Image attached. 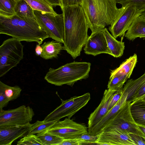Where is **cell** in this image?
Listing matches in <instances>:
<instances>
[{
  "instance_id": "cell-9",
  "label": "cell",
  "mask_w": 145,
  "mask_h": 145,
  "mask_svg": "<svg viewBox=\"0 0 145 145\" xmlns=\"http://www.w3.org/2000/svg\"><path fill=\"white\" fill-rule=\"evenodd\" d=\"M34 115L33 109L25 105L8 110L2 109L0 110V127L29 124Z\"/></svg>"
},
{
  "instance_id": "cell-41",
  "label": "cell",
  "mask_w": 145,
  "mask_h": 145,
  "mask_svg": "<svg viewBox=\"0 0 145 145\" xmlns=\"http://www.w3.org/2000/svg\"><path fill=\"white\" fill-rule=\"evenodd\" d=\"M140 99H142V100L145 101V95Z\"/></svg>"
},
{
  "instance_id": "cell-24",
  "label": "cell",
  "mask_w": 145,
  "mask_h": 145,
  "mask_svg": "<svg viewBox=\"0 0 145 145\" xmlns=\"http://www.w3.org/2000/svg\"><path fill=\"white\" fill-rule=\"evenodd\" d=\"M36 135L44 145H59L63 140L59 137L47 131Z\"/></svg>"
},
{
  "instance_id": "cell-16",
  "label": "cell",
  "mask_w": 145,
  "mask_h": 145,
  "mask_svg": "<svg viewBox=\"0 0 145 145\" xmlns=\"http://www.w3.org/2000/svg\"><path fill=\"white\" fill-rule=\"evenodd\" d=\"M124 36L130 40H134L138 37L145 38V18L141 15L138 16Z\"/></svg>"
},
{
  "instance_id": "cell-28",
  "label": "cell",
  "mask_w": 145,
  "mask_h": 145,
  "mask_svg": "<svg viewBox=\"0 0 145 145\" xmlns=\"http://www.w3.org/2000/svg\"><path fill=\"white\" fill-rule=\"evenodd\" d=\"M17 145H44L35 135L27 134L17 142Z\"/></svg>"
},
{
  "instance_id": "cell-23",
  "label": "cell",
  "mask_w": 145,
  "mask_h": 145,
  "mask_svg": "<svg viewBox=\"0 0 145 145\" xmlns=\"http://www.w3.org/2000/svg\"><path fill=\"white\" fill-rule=\"evenodd\" d=\"M33 10L52 13L57 14L53 6L47 0H24Z\"/></svg>"
},
{
  "instance_id": "cell-32",
  "label": "cell",
  "mask_w": 145,
  "mask_h": 145,
  "mask_svg": "<svg viewBox=\"0 0 145 145\" xmlns=\"http://www.w3.org/2000/svg\"><path fill=\"white\" fill-rule=\"evenodd\" d=\"M123 88L117 90L114 93L109 103V110L116 104L120 99L122 93Z\"/></svg>"
},
{
  "instance_id": "cell-3",
  "label": "cell",
  "mask_w": 145,
  "mask_h": 145,
  "mask_svg": "<svg viewBox=\"0 0 145 145\" xmlns=\"http://www.w3.org/2000/svg\"><path fill=\"white\" fill-rule=\"evenodd\" d=\"M116 4L115 0H82L81 6L92 32L113 23L123 9L118 8Z\"/></svg>"
},
{
  "instance_id": "cell-1",
  "label": "cell",
  "mask_w": 145,
  "mask_h": 145,
  "mask_svg": "<svg viewBox=\"0 0 145 145\" xmlns=\"http://www.w3.org/2000/svg\"><path fill=\"white\" fill-rule=\"evenodd\" d=\"M64 24L63 49L74 59L80 56L89 36V28L86 15L81 5L61 9Z\"/></svg>"
},
{
  "instance_id": "cell-11",
  "label": "cell",
  "mask_w": 145,
  "mask_h": 145,
  "mask_svg": "<svg viewBox=\"0 0 145 145\" xmlns=\"http://www.w3.org/2000/svg\"><path fill=\"white\" fill-rule=\"evenodd\" d=\"M88 128L85 125L67 118L57 121L47 131L64 139L76 138L88 133Z\"/></svg>"
},
{
  "instance_id": "cell-7",
  "label": "cell",
  "mask_w": 145,
  "mask_h": 145,
  "mask_svg": "<svg viewBox=\"0 0 145 145\" xmlns=\"http://www.w3.org/2000/svg\"><path fill=\"white\" fill-rule=\"evenodd\" d=\"M90 99V93L88 92L80 96H73L65 100L61 99V105L46 116L44 120L58 121L65 117L71 118L85 106Z\"/></svg>"
},
{
  "instance_id": "cell-30",
  "label": "cell",
  "mask_w": 145,
  "mask_h": 145,
  "mask_svg": "<svg viewBox=\"0 0 145 145\" xmlns=\"http://www.w3.org/2000/svg\"><path fill=\"white\" fill-rule=\"evenodd\" d=\"M77 138L84 141L85 144H96L98 138V135H93L86 133L83 134Z\"/></svg>"
},
{
  "instance_id": "cell-36",
  "label": "cell",
  "mask_w": 145,
  "mask_h": 145,
  "mask_svg": "<svg viewBox=\"0 0 145 145\" xmlns=\"http://www.w3.org/2000/svg\"><path fill=\"white\" fill-rule=\"evenodd\" d=\"M10 101L3 93L0 91V110L6 107Z\"/></svg>"
},
{
  "instance_id": "cell-27",
  "label": "cell",
  "mask_w": 145,
  "mask_h": 145,
  "mask_svg": "<svg viewBox=\"0 0 145 145\" xmlns=\"http://www.w3.org/2000/svg\"><path fill=\"white\" fill-rule=\"evenodd\" d=\"M130 76L127 75L116 76L109 78L107 89L117 90L123 87L124 83Z\"/></svg>"
},
{
  "instance_id": "cell-15",
  "label": "cell",
  "mask_w": 145,
  "mask_h": 145,
  "mask_svg": "<svg viewBox=\"0 0 145 145\" xmlns=\"http://www.w3.org/2000/svg\"><path fill=\"white\" fill-rule=\"evenodd\" d=\"M117 90L106 89L99 106L90 114L88 118V128L91 127L99 122L107 113L109 110V103Z\"/></svg>"
},
{
  "instance_id": "cell-10",
  "label": "cell",
  "mask_w": 145,
  "mask_h": 145,
  "mask_svg": "<svg viewBox=\"0 0 145 145\" xmlns=\"http://www.w3.org/2000/svg\"><path fill=\"white\" fill-rule=\"evenodd\" d=\"M122 7L123 9L119 16L108 28L112 35L116 39L124 35L135 20L143 11L133 5H127Z\"/></svg>"
},
{
  "instance_id": "cell-38",
  "label": "cell",
  "mask_w": 145,
  "mask_h": 145,
  "mask_svg": "<svg viewBox=\"0 0 145 145\" xmlns=\"http://www.w3.org/2000/svg\"><path fill=\"white\" fill-rule=\"evenodd\" d=\"M52 6H61L60 0H47Z\"/></svg>"
},
{
  "instance_id": "cell-22",
  "label": "cell",
  "mask_w": 145,
  "mask_h": 145,
  "mask_svg": "<svg viewBox=\"0 0 145 145\" xmlns=\"http://www.w3.org/2000/svg\"><path fill=\"white\" fill-rule=\"evenodd\" d=\"M22 91L18 86H9L0 81V91L3 93L10 101L16 99L20 95Z\"/></svg>"
},
{
  "instance_id": "cell-6",
  "label": "cell",
  "mask_w": 145,
  "mask_h": 145,
  "mask_svg": "<svg viewBox=\"0 0 145 145\" xmlns=\"http://www.w3.org/2000/svg\"><path fill=\"white\" fill-rule=\"evenodd\" d=\"M36 19L49 37L63 43L64 24L63 15L34 10Z\"/></svg>"
},
{
  "instance_id": "cell-17",
  "label": "cell",
  "mask_w": 145,
  "mask_h": 145,
  "mask_svg": "<svg viewBox=\"0 0 145 145\" xmlns=\"http://www.w3.org/2000/svg\"><path fill=\"white\" fill-rule=\"evenodd\" d=\"M130 110L132 117L138 125L145 127V101L141 99L131 103Z\"/></svg>"
},
{
  "instance_id": "cell-13",
  "label": "cell",
  "mask_w": 145,
  "mask_h": 145,
  "mask_svg": "<svg viewBox=\"0 0 145 145\" xmlns=\"http://www.w3.org/2000/svg\"><path fill=\"white\" fill-rule=\"evenodd\" d=\"M103 29L92 32L89 36L84 48L85 54L94 56L103 53L111 55Z\"/></svg>"
},
{
  "instance_id": "cell-4",
  "label": "cell",
  "mask_w": 145,
  "mask_h": 145,
  "mask_svg": "<svg viewBox=\"0 0 145 145\" xmlns=\"http://www.w3.org/2000/svg\"><path fill=\"white\" fill-rule=\"evenodd\" d=\"M91 66L89 62L74 61L57 69L50 67L44 79L48 83L56 86L66 84L72 86L78 81L88 77Z\"/></svg>"
},
{
  "instance_id": "cell-14",
  "label": "cell",
  "mask_w": 145,
  "mask_h": 145,
  "mask_svg": "<svg viewBox=\"0 0 145 145\" xmlns=\"http://www.w3.org/2000/svg\"><path fill=\"white\" fill-rule=\"evenodd\" d=\"M31 124L0 127V145H11L27 134Z\"/></svg>"
},
{
  "instance_id": "cell-21",
  "label": "cell",
  "mask_w": 145,
  "mask_h": 145,
  "mask_svg": "<svg viewBox=\"0 0 145 145\" xmlns=\"http://www.w3.org/2000/svg\"><path fill=\"white\" fill-rule=\"evenodd\" d=\"M14 9L16 15L36 19L34 10L24 0H19L17 1Z\"/></svg>"
},
{
  "instance_id": "cell-25",
  "label": "cell",
  "mask_w": 145,
  "mask_h": 145,
  "mask_svg": "<svg viewBox=\"0 0 145 145\" xmlns=\"http://www.w3.org/2000/svg\"><path fill=\"white\" fill-rule=\"evenodd\" d=\"M57 121H46L37 120L34 123L31 124L27 134H38L49 129Z\"/></svg>"
},
{
  "instance_id": "cell-31",
  "label": "cell",
  "mask_w": 145,
  "mask_h": 145,
  "mask_svg": "<svg viewBox=\"0 0 145 145\" xmlns=\"http://www.w3.org/2000/svg\"><path fill=\"white\" fill-rule=\"evenodd\" d=\"M85 144L83 140L78 138L63 139L59 145H81Z\"/></svg>"
},
{
  "instance_id": "cell-18",
  "label": "cell",
  "mask_w": 145,
  "mask_h": 145,
  "mask_svg": "<svg viewBox=\"0 0 145 145\" xmlns=\"http://www.w3.org/2000/svg\"><path fill=\"white\" fill-rule=\"evenodd\" d=\"M41 46L42 51L40 56L46 60L57 58L63 49L61 43L55 40L45 42Z\"/></svg>"
},
{
  "instance_id": "cell-34",
  "label": "cell",
  "mask_w": 145,
  "mask_h": 145,
  "mask_svg": "<svg viewBox=\"0 0 145 145\" xmlns=\"http://www.w3.org/2000/svg\"><path fill=\"white\" fill-rule=\"evenodd\" d=\"M61 9L63 8L71 6L80 5L82 3V0H60Z\"/></svg>"
},
{
  "instance_id": "cell-5",
  "label": "cell",
  "mask_w": 145,
  "mask_h": 145,
  "mask_svg": "<svg viewBox=\"0 0 145 145\" xmlns=\"http://www.w3.org/2000/svg\"><path fill=\"white\" fill-rule=\"evenodd\" d=\"M14 38L4 40L0 46V77L16 67L23 58L24 46Z\"/></svg>"
},
{
  "instance_id": "cell-42",
  "label": "cell",
  "mask_w": 145,
  "mask_h": 145,
  "mask_svg": "<svg viewBox=\"0 0 145 145\" xmlns=\"http://www.w3.org/2000/svg\"><path fill=\"white\" fill-rule=\"evenodd\" d=\"M12 0L16 2L17 1H18L19 0Z\"/></svg>"
},
{
  "instance_id": "cell-40",
  "label": "cell",
  "mask_w": 145,
  "mask_h": 145,
  "mask_svg": "<svg viewBox=\"0 0 145 145\" xmlns=\"http://www.w3.org/2000/svg\"><path fill=\"white\" fill-rule=\"evenodd\" d=\"M145 18V10H144L142 13L141 15Z\"/></svg>"
},
{
  "instance_id": "cell-33",
  "label": "cell",
  "mask_w": 145,
  "mask_h": 145,
  "mask_svg": "<svg viewBox=\"0 0 145 145\" xmlns=\"http://www.w3.org/2000/svg\"><path fill=\"white\" fill-rule=\"evenodd\" d=\"M145 95V82L140 86L132 97L131 103L142 98Z\"/></svg>"
},
{
  "instance_id": "cell-29",
  "label": "cell",
  "mask_w": 145,
  "mask_h": 145,
  "mask_svg": "<svg viewBox=\"0 0 145 145\" xmlns=\"http://www.w3.org/2000/svg\"><path fill=\"white\" fill-rule=\"evenodd\" d=\"M117 3L124 7L127 5L135 6L138 10L144 11L145 10V0H115Z\"/></svg>"
},
{
  "instance_id": "cell-26",
  "label": "cell",
  "mask_w": 145,
  "mask_h": 145,
  "mask_svg": "<svg viewBox=\"0 0 145 145\" xmlns=\"http://www.w3.org/2000/svg\"><path fill=\"white\" fill-rule=\"evenodd\" d=\"M16 3L12 0H0V16L10 17L15 15L14 8Z\"/></svg>"
},
{
  "instance_id": "cell-35",
  "label": "cell",
  "mask_w": 145,
  "mask_h": 145,
  "mask_svg": "<svg viewBox=\"0 0 145 145\" xmlns=\"http://www.w3.org/2000/svg\"><path fill=\"white\" fill-rule=\"evenodd\" d=\"M129 134L136 145H145V137L132 133H129Z\"/></svg>"
},
{
  "instance_id": "cell-8",
  "label": "cell",
  "mask_w": 145,
  "mask_h": 145,
  "mask_svg": "<svg viewBox=\"0 0 145 145\" xmlns=\"http://www.w3.org/2000/svg\"><path fill=\"white\" fill-rule=\"evenodd\" d=\"M130 103L126 102L108 122L102 131L109 128L117 127L129 133L135 134L145 138V135L140 129L132 117L130 108Z\"/></svg>"
},
{
  "instance_id": "cell-12",
  "label": "cell",
  "mask_w": 145,
  "mask_h": 145,
  "mask_svg": "<svg viewBox=\"0 0 145 145\" xmlns=\"http://www.w3.org/2000/svg\"><path fill=\"white\" fill-rule=\"evenodd\" d=\"M129 133L117 127L103 131L99 135L96 144L99 145H136Z\"/></svg>"
},
{
  "instance_id": "cell-2",
  "label": "cell",
  "mask_w": 145,
  "mask_h": 145,
  "mask_svg": "<svg viewBox=\"0 0 145 145\" xmlns=\"http://www.w3.org/2000/svg\"><path fill=\"white\" fill-rule=\"evenodd\" d=\"M0 34L10 36L20 41L35 42L40 45L49 37L36 19L16 15L10 17L0 16Z\"/></svg>"
},
{
  "instance_id": "cell-39",
  "label": "cell",
  "mask_w": 145,
  "mask_h": 145,
  "mask_svg": "<svg viewBox=\"0 0 145 145\" xmlns=\"http://www.w3.org/2000/svg\"><path fill=\"white\" fill-rule=\"evenodd\" d=\"M139 128L142 132L145 135V127H144L142 126L138 125Z\"/></svg>"
},
{
  "instance_id": "cell-20",
  "label": "cell",
  "mask_w": 145,
  "mask_h": 145,
  "mask_svg": "<svg viewBox=\"0 0 145 145\" xmlns=\"http://www.w3.org/2000/svg\"><path fill=\"white\" fill-rule=\"evenodd\" d=\"M108 46L111 52V56L116 58L121 56L125 48L124 42L117 40L105 27L103 29Z\"/></svg>"
},
{
  "instance_id": "cell-37",
  "label": "cell",
  "mask_w": 145,
  "mask_h": 145,
  "mask_svg": "<svg viewBox=\"0 0 145 145\" xmlns=\"http://www.w3.org/2000/svg\"><path fill=\"white\" fill-rule=\"evenodd\" d=\"M35 54L37 56H40L42 51V49L40 44H38L36 45L35 49Z\"/></svg>"
},
{
  "instance_id": "cell-19",
  "label": "cell",
  "mask_w": 145,
  "mask_h": 145,
  "mask_svg": "<svg viewBox=\"0 0 145 145\" xmlns=\"http://www.w3.org/2000/svg\"><path fill=\"white\" fill-rule=\"evenodd\" d=\"M137 59V55L135 54L123 62L118 67L112 70L109 78L114 76L124 75L130 76L136 66Z\"/></svg>"
}]
</instances>
